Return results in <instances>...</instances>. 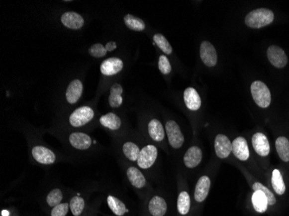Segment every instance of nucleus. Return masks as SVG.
I'll return each instance as SVG.
<instances>
[{
    "mask_svg": "<svg viewBox=\"0 0 289 216\" xmlns=\"http://www.w3.org/2000/svg\"><path fill=\"white\" fill-rule=\"evenodd\" d=\"M153 41L157 46L159 47L166 55H170L173 52V47L162 34H155L153 36Z\"/></svg>",
    "mask_w": 289,
    "mask_h": 216,
    "instance_id": "473e14b6",
    "label": "nucleus"
},
{
    "mask_svg": "<svg viewBox=\"0 0 289 216\" xmlns=\"http://www.w3.org/2000/svg\"><path fill=\"white\" fill-rule=\"evenodd\" d=\"M106 205L114 216H127L130 210L122 200L113 195L106 196Z\"/></svg>",
    "mask_w": 289,
    "mask_h": 216,
    "instance_id": "9b49d317",
    "label": "nucleus"
},
{
    "mask_svg": "<svg viewBox=\"0 0 289 216\" xmlns=\"http://www.w3.org/2000/svg\"><path fill=\"white\" fill-rule=\"evenodd\" d=\"M252 203L254 209L258 213L266 212L269 203L266 196L262 191H255L252 196Z\"/></svg>",
    "mask_w": 289,
    "mask_h": 216,
    "instance_id": "cd10ccee",
    "label": "nucleus"
},
{
    "mask_svg": "<svg viewBox=\"0 0 289 216\" xmlns=\"http://www.w3.org/2000/svg\"><path fill=\"white\" fill-rule=\"evenodd\" d=\"M121 150H122L124 156H126L130 162H137L141 149L134 142L126 141L122 144Z\"/></svg>",
    "mask_w": 289,
    "mask_h": 216,
    "instance_id": "bb28decb",
    "label": "nucleus"
},
{
    "mask_svg": "<svg viewBox=\"0 0 289 216\" xmlns=\"http://www.w3.org/2000/svg\"><path fill=\"white\" fill-rule=\"evenodd\" d=\"M123 87L119 83L113 84L110 88V94L108 97V103L112 108H118L123 103Z\"/></svg>",
    "mask_w": 289,
    "mask_h": 216,
    "instance_id": "393cba45",
    "label": "nucleus"
},
{
    "mask_svg": "<svg viewBox=\"0 0 289 216\" xmlns=\"http://www.w3.org/2000/svg\"><path fill=\"white\" fill-rule=\"evenodd\" d=\"M31 156L36 162L43 165H50L57 161L56 153L49 148L40 144L32 147Z\"/></svg>",
    "mask_w": 289,
    "mask_h": 216,
    "instance_id": "423d86ee",
    "label": "nucleus"
},
{
    "mask_svg": "<svg viewBox=\"0 0 289 216\" xmlns=\"http://www.w3.org/2000/svg\"><path fill=\"white\" fill-rule=\"evenodd\" d=\"M215 150L219 158H227L232 152V143L228 137L218 134L215 139Z\"/></svg>",
    "mask_w": 289,
    "mask_h": 216,
    "instance_id": "9d476101",
    "label": "nucleus"
},
{
    "mask_svg": "<svg viewBox=\"0 0 289 216\" xmlns=\"http://www.w3.org/2000/svg\"><path fill=\"white\" fill-rule=\"evenodd\" d=\"M147 131H148L150 138L157 143H160L165 140V136H166L165 129L160 120L156 119L150 120L147 126Z\"/></svg>",
    "mask_w": 289,
    "mask_h": 216,
    "instance_id": "4be33fe9",
    "label": "nucleus"
},
{
    "mask_svg": "<svg viewBox=\"0 0 289 216\" xmlns=\"http://www.w3.org/2000/svg\"><path fill=\"white\" fill-rule=\"evenodd\" d=\"M166 132L169 144L173 149H180L185 143V137L179 124L175 120H168L166 123Z\"/></svg>",
    "mask_w": 289,
    "mask_h": 216,
    "instance_id": "20e7f679",
    "label": "nucleus"
},
{
    "mask_svg": "<svg viewBox=\"0 0 289 216\" xmlns=\"http://www.w3.org/2000/svg\"><path fill=\"white\" fill-rule=\"evenodd\" d=\"M210 179L209 176H203L200 177L194 191V199L197 203H203L209 195V189H210Z\"/></svg>",
    "mask_w": 289,
    "mask_h": 216,
    "instance_id": "4468645a",
    "label": "nucleus"
},
{
    "mask_svg": "<svg viewBox=\"0 0 289 216\" xmlns=\"http://www.w3.org/2000/svg\"><path fill=\"white\" fill-rule=\"evenodd\" d=\"M250 91L256 105L262 108H267L271 103V93L266 84L261 80H256L251 84Z\"/></svg>",
    "mask_w": 289,
    "mask_h": 216,
    "instance_id": "f03ea898",
    "label": "nucleus"
},
{
    "mask_svg": "<svg viewBox=\"0 0 289 216\" xmlns=\"http://www.w3.org/2000/svg\"><path fill=\"white\" fill-rule=\"evenodd\" d=\"M252 145L256 152L262 156H266L270 152L269 140L263 133H257L252 137Z\"/></svg>",
    "mask_w": 289,
    "mask_h": 216,
    "instance_id": "f3484780",
    "label": "nucleus"
},
{
    "mask_svg": "<svg viewBox=\"0 0 289 216\" xmlns=\"http://www.w3.org/2000/svg\"><path fill=\"white\" fill-rule=\"evenodd\" d=\"M184 100L188 109L197 111L201 107V99L195 88L188 87L184 92Z\"/></svg>",
    "mask_w": 289,
    "mask_h": 216,
    "instance_id": "412c9836",
    "label": "nucleus"
},
{
    "mask_svg": "<svg viewBox=\"0 0 289 216\" xmlns=\"http://www.w3.org/2000/svg\"><path fill=\"white\" fill-rule=\"evenodd\" d=\"M158 157V149L153 144H147L140 150V156L137 160V164L140 169L147 170L153 166Z\"/></svg>",
    "mask_w": 289,
    "mask_h": 216,
    "instance_id": "39448f33",
    "label": "nucleus"
},
{
    "mask_svg": "<svg viewBox=\"0 0 289 216\" xmlns=\"http://www.w3.org/2000/svg\"><path fill=\"white\" fill-rule=\"evenodd\" d=\"M94 116L95 113L91 107H79L70 114L69 122L70 126L74 128H81L90 123V121L93 120Z\"/></svg>",
    "mask_w": 289,
    "mask_h": 216,
    "instance_id": "7ed1b4c3",
    "label": "nucleus"
},
{
    "mask_svg": "<svg viewBox=\"0 0 289 216\" xmlns=\"http://www.w3.org/2000/svg\"><path fill=\"white\" fill-rule=\"evenodd\" d=\"M253 190H254V192H255V191H262V192L266 196L269 206H273V205L276 204V196H274V194H273L272 192L267 188V187L263 185L262 183H254V184H253Z\"/></svg>",
    "mask_w": 289,
    "mask_h": 216,
    "instance_id": "72a5a7b5",
    "label": "nucleus"
},
{
    "mask_svg": "<svg viewBox=\"0 0 289 216\" xmlns=\"http://www.w3.org/2000/svg\"><path fill=\"white\" fill-rule=\"evenodd\" d=\"M68 141L75 150H87L91 148L93 140L89 134L82 132H74L68 137Z\"/></svg>",
    "mask_w": 289,
    "mask_h": 216,
    "instance_id": "0eeeda50",
    "label": "nucleus"
},
{
    "mask_svg": "<svg viewBox=\"0 0 289 216\" xmlns=\"http://www.w3.org/2000/svg\"><path fill=\"white\" fill-rule=\"evenodd\" d=\"M100 123L102 127L111 132L119 131L122 126V121L120 117L113 113H106L103 116L100 117Z\"/></svg>",
    "mask_w": 289,
    "mask_h": 216,
    "instance_id": "5701e85b",
    "label": "nucleus"
},
{
    "mask_svg": "<svg viewBox=\"0 0 289 216\" xmlns=\"http://www.w3.org/2000/svg\"><path fill=\"white\" fill-rule=\"evenodd\" d=\"M70 213L73 216H83L87 210V202L83 196L76 195L70 200Z\"/></svg>",
    "mask_w": 289,
    "mask_h": 216,
    "instance_id": "b1692460",
    "label": "nucleus"
},
{
    "mask_svg": "<svg viewBox=\"0 0 289 216\" xmlns=\"http://www.w3.org/2000/svg\"><path fill=\"white\" fill-rule=\"evenodd\" d=\"M63 191L58 188H55L47 194L46 197H45V203L50 210H52L55 207L63 203Z\"/></svg>",
    "mask_w": 289,
    "mask_h": 216,
    "instance_id": "c85d7f7f",
    "label": "nucleus"
},
{
    "mask_svg": "<svg viewBox=\"0 0 289 216\" xmlns=\"http://www.w3.org/2000/svg\"><path fill=\"white\" fill-rule=\"evenodd\" d=\"M202 158H203V152L199 147H190L184 156V163L187 168L194 169L199 165Z\"/></svg>",
    "mask_w": 289,
    "mask_h": 216,
    "instance_id": "dca6fc26",
    "label": "nucleus"
},
{
    "mask_svg": "<svg viewBox=\"0 0 289 216\" xmlns=\"http://www.w3.org/2000/svg\"><path fill=\"white\" fill-rule=\"evenodd\" d=\"M61 22L70 30H79L84 25V18L75 11H67L61 17Z\"/></svg>",
    "mask_w": 289,
    "mask_h": 216,
    "instance_id": "2eb2a0df",
    "label": "nucleus"
},
{
    "mask_svg": "<svg viewBox=\"0 0 289 216\" xmlns=\"http://www.w3.org/2000/svg\"><path fill=\"white\" fill-rule=\"evenodd\" d=\"M126 177L132 186L141 190L146 185V177L137 167L130 166L126 169Z\"/></svg>",
    "mask_w": 289,
    "mask_h": 216,
    "instance_id": "a211bd4d",
    "label": "nucleus"
},
{
    "mask_svg": "<svg viewBox=\"0 0 289 216\" xmlns=\"http://www.w3.org/2000/svg\"><path fill=\"white\" fill-rule=\"evenodd\" d=\"M147 209L151 216H166L168 211L166 200L160 196H153L150 199Z\"/></svg>",
    "mask_w": 289,
    "mask_h": 216,
    "instance_id": "f8f14e48",
    "label": "nucleus"
},
{
    "mask_svg": "<svg viewBox=\"0 0 289 216\" xmlns=\"http://www.w3.org/2000/svg\"><path fill=\"white\" fill-rule=\"evenodd\" d=\"M105 48H106L107 52H112L113 50H115L117 48L116 43L115 42H108V43H106Z\"/></svg>",
    "mask_w": 289,
    "mask_h": 216,
    "instance_id": "58836bf2",
    "label": "nucleus"
},
{
    "mask_svg": "<svg viewBox=\"0 0 289 216\" xmlns=\"http://www.w3.org/2000/svg\"><path fill=\"white\" fill-rule=\"evenodd\" d=\"M267 55H268L269 62L271 63L273 66L278 69H283L286 66L289 62L285 51L282 48L276 46V45H271L269 47Z\"/></svg>",
    "mask_w": 289,
    "mask_h": 216,
    "instance_id": "6e6552de",
    "label": "nucleus"
},
{
    "mask_svg": "<svg viewBox=\"0 0 289 216\" xmlns=\"http://www.w3.org/2000/svg\"><path fill=\"white\" fill-rule=\"evenodd\" d=\"M124 23L130 30L134 31H142L146 28V24L140 17H135L132 14H126L124 17Z\"/></svg>",
    "mask_w": 289,
    "mask_h": 216,
    "instance_id": "7c9ffc66",
    "label": "nucleus"
},
{
    "mask_svg": "<svg viewBox=\"0 0 289 216\" xmlns=\"http://www.w3.org/2000/svg\"><path fill=\"white\" fill-rule=\"evenodd\" d=\"M70 212V203L63 202L50 210V216H67Z\"/></svg>",
    "mask_w": 289,
    "mask_h": 216,
    "instance_id": "f704fd0d",
    "label": "nucleus"
},
{
    "mask_svg": "<svg viewBox=\"0 0 289 216\" xmlns=\"http://www.w3.org/2000/svg\"><path fill=\"white\" fill-rule=\"evenodd\" d=\"M200 57L204 65H206L207 67L216 66V64H217V54L216 49L213 46V44L208 41H204L201 43Z\"/></svg>",
    "mask_w": 289,
    "mask_h": 216,
    "instance_id": "1a4fd4ad",
    "label": "nucleus"
},
{
    "mask_svg": "<svg viewBox=\"0 0 289 216\" xmlns=\"http://www.w3.org/2000/svg\"><path fill=\"white\" fill-rule=\"evenodd\" d=\"M232 152L236 158L246 161L249 157V149L247 140L243 137H238L233 141Z\"/></svg>",
    "mask_w": 289,
    "mask_h": 216,
    "instance_id": "6ab92c4d",
    "label": "nucleus"
},
{
    "mask_svg": "<svg viewBox=\"0 0 289 216\" xmlns=\"http://www.w3.org/2000/svg\"><path fill=\"white\" fill-rule=\"evenodd\" d=\"M275 18L272 10L265 8H260L250 11L245 17L247 26L253 29H260L269 25Z\"/></svg>",
    "mask_w": 289,
    "mask_h": 216,
    "instance_id": "f257e3e1",
    "label": "nucleus"
},
{
    "mask_svg": "<svg viewBox=\"0 0 289 216\" xmlns=\"http://www.w3.org/2000/svg\"><path fill=\"white\" fill-rule=\"evenodd\" d=\"M159 69L163 74H168L172 71V66L166 56H160L159 59Z\"/></svg>",
    "mask_w": 289,
    "mask_h": 216,
    "instance_id": "e433bc0d",
    "label": "nucleus"
},
{
    "mask_svg": "<svg viewBox=\"0 0 289 216\" xmlns=\"http://www.w3.org/2000/svg\"><path fill=\"white\" fill-rule=\"evenodd\" d=\"M271 182H272L273 189L275 190L276 194L282 196V195L285 193L286 186H285L283 176H282V174L280 172V170H275L273 171Z\"/></svg>",
    "mask_w": 289,
    "mask_h": 216,
    "instance_id": "2f4dec72",
    "label": "nucleus"
},
{
    "mask_svg": "<svg viewBox=\"0 0 289 216\" xmlns=\"http://www.w3.org/2000/svg\"><path fill=\"white\" fill-rule=\"evenodd\" d=\"M89 53L91 57L100 58V57H105L107 51H106L105 46H103L101 43H95L90 47Z\"/></svg>",
    "mask_w": 289,
    "mask_h": 216,
    "instance_id": "c9c22d12",
    "label": "nucleus"
},
{
    "mask_svg": "<svg viewBox=\"0 0 289 216\" xmlns=\"http://www.w3.org/2000/svg\"><path fill=\"white\" fill-rule=\"evenodd\" d=\"M177 210L181 216H187L191 211V196L189 193L183 190L180 192L177 200Z\"/></svg>",
    "mask_w": 289,
    "mask_h": 216,
    "instance_id": "a878e982",
    "label": "nucleus"
},
{
    "mask_svg": "<svg viewBox=\"0 0 289 216\" xmlns=\"http://www.w3.org/2000/svg\"><path fill=\"white\" fill-rule=\"evenodd\" d=\"M83 86L78 79L72 80L66 90V100L70 104H76L80 100L83 93Z\"/></svg>",
    "mask_w": 289,
    "mask_h": 216,
    "instance_id": "aec40b11",
    "label": "nucleus"
},
{
    "mask_svg": "<svg viewBox=\"0 0 289 216\" xmlns=\"http://www.w3.org/2000/svg\"><path fill=\"white\" fill-rule=\"evenodd\" d=\"M276 150L283 162H289V140L285 137H279L276 142Z\"/></svg>",
    "mask_w": 289,
    "mask_h": 216,
    "instance_id": "c756f323",
    "label": "nucleus"
},
{
    "mask_svg": "<svg viewBox=\"0 0 289 216\" xmlns=\"http://www.w3.org/2000/svg\"><path fill=\"white\" fill-rule=\"evenodd\" d=\"M99 213V206L98 205H94V206H91L90 208H88L85 214L83 215V216H97Z\"/></svg>",
    "mask_w": 289,
    "mask_h": 216,
    "instance_id": "4c0bfd02",
    "label": "nucleus"
},
{
    "mask_svg": "<svg viewBox=\"0 0 289 216\" xmlns=\"http://www.w3.org/2000/svg\"><path fill=\"white\" fill-rule=\"evenodd\" d=\"M123 66V62L120 58L111 57L100 64V72L106 76H112L120 72Z\"/></svg>",
    "mask_w": 289,
    "mask_h": 216,
    "instance_id": "ddd939ff",
    "label": "nucleus"
}]
</instances>
